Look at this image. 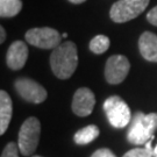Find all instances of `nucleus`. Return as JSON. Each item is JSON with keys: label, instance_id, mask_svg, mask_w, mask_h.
Here are the masks:
<instances>
[{"label": "nucleus", "instance_id": "1", "mask_svg": "<svg viewBox=\"0 0 157 157\" xmlns=\"http://www.w3.org/2000/svg\"><path fill=\"white\" fill-rule=\"evenodd\" d=\"M78 65L77 45L72 41H65L54 49L50 55V67L58 79H69Z\"/></svg>", "mask_w": 157, "mask_h": 157}, {"label": "nucleus", "instance_id": "2", "mask_svg": "<svg viewBox=\"0 0 157 157\" xmlns=\"http://www.w3.org/2000/svg\"><path fill=\"white\" fill-rule=\"evenodd\" d=\"M157 128V113L144 114L136 112L133 117L127 133V140L132 144L141 146L151 140Z\"/></svg>", "mask_w": 157, "mask_h": 157}, {"label": "nucleus", "instance_id": "3", "mask_svg": "<svg viewBox=\"0 0 157 157\" xmlns=\"http://www.w3.org/2000/svg\"><path fill=\"white\" fill-rule=\"evenodd\" d=\"M41 136V124L39 119L30 117L22 124L19 130L17 146L23 156L32 155L39 146Z\"/></svg>", "mask_w": 157, "mask_h": 157}, {"label": "nucleus", "instance_id": "4", "mask_svg": "<svg viewBox=\"0 0 157 157\" xmlns=\"http://www.w3.org/2000/svg\"><path fill=\"white\" fill-rule=\"evenodd\" d=\"M104 111L109 124L115 128H124L132 121V113L126 101L119 95H112L104 102Z\"/></svg>", "mask_w": 157, "mask_h": 157}, {"label": "nucleus", "instance_id": "5", "mask_svg": "<svg viewBox=\"0 0 157 157\" xmlns=\"http://www.w3.org/2000/svg\"><path fill=\"white\" fill-rule=\"evenodd\" d=\"M150 0H119L114 2L109 11V17L114 22H128L144 12Z\"/></svg>", "mask_w": 157, "mask_h": 157}, {"label": "nucleus", "instance_id": "6", "mask_svg": "<svg viewBox=\"0 0 157 157\" xmlns=\"http://www.w3.org/2000/svg\"><path fill=\"white\" fill-rule=\"evenodd\" d=\"M25 37L29 44L40 49H56L62 40L61 34L50 27L29 29Z\"/></svg>", "mask_w": 157, "mask_h": 157}, {"label": "nucleus", "instance_id": "7", "mask_svg": "<svg viewBox=\"0 0 157 157\" xmlns=\"http://www.w3.org/2000/svg\"><path fill=\"white\" fill-rule=\"evenodd\" d=\"M14 89L22 99L32 104H41L48 97L47 90L42 85L26 77L17 78L14 82Z\"/></svg>", "mask_w": 157, "mask_h": 157}, {"label": "nucleus", "instance_id": "8", "mask_svg": "<svg viewBox=\"0 0 157 157\" xmlns=\"http://www.w3.org/2000/svg\"><path fill=\"white\" fill-rule=\"evenodd\" d=\"M130 63L128 58L122 55H113L106 62L105 65V78L111 85H118L122 83L128 76Z\"/></svg>", "mask_w": 157, "mask_h": 157}, {"label": "nucleus", "instance_id": "9", "mask_svg": "<svg viewBox=\"0 0 157 157\" xmlns=\"http://www.w3.org/2000/svg\"><path fill=\"white\" fill-rule=\"evenodd\" d=\"M95 105L94 93L87 87H80L75 92L72 99V111L78 117L90 115Z\"/></svg>", "mask_w": 157, "mask_h": 157}, {"label": "nucleus", "instance_id": "10", "mask_svg": "<svg viewBox=\"0 0 157 157\" xmlns=\"http://www.w3.org/2000/svg\"><path fill=\"white\" fill-rule=\"evenodd\" d=\"M28 58V47L23 41L13 42L6 54V63L12 70H20Z\"/></svg>", "mask_w": 157, "mask_h": 157}, {"label": "nucleus", "instance_id": "11", "mask_svg": "<svg viewBox=\"0 0 157 157\" xmlns=\"http://www.w3.org/2000/svg\"><path fill=\"white\" fill-rule=\"evenodd\" d=\"M139 50L141 56L149 62L157 63V35L144 32L139 39Z\"/></svg>", "mask_w": 157, "mask_h": 157}, {"label": "nucleus", "instance_id": "12", "mask_svg": "<svg viewBox=\"0 0 157 157\" xmlns=\"http://www.w3.org/2000/svg\"><path fill=\"white\" fill-rule=\"evenodd\" d=\"M13 114L12 99L6 91H0V134L4 135L11 122Z\"/></svg>", "mask_w": 157, "mask_h": 157}, {"label": "nucleus", "instance_id": "13", "mask_svg": "<svg viewBox=\"0 0 157 157\" xmlns=\"http://www.w3.org/2000/svg\"><path fill=\"white\" fill-rule=\"evenodd\" d=\"M99 134H100L99 128L95 124H90V126L79 129L73 135V141L77 144H89L92 141H94L99 136Z\"/></svg>", "mask_w": 157, "mask_h": 157}, {"label": "nucleus", "instance_id": "14", "mask_svg": "<svg viewBox=\"0 0 157 157\" xmlns=\"http://www.w3.org/2000/svg\"><path fill=\"white\" fill-rule=\"evenodd\" d=\"M22 8L21 0H0V17H13L17 15Z\"/></svg>", "mask_w": 157, "mask_h": 157}, {"label": "nucleus", "instance_id": "15", "mask_svg": "<svg viewBox=\"0 0 157 157\" xmlns=\"http://www.w3.org/2000/svg\"><path fill=\"white\" fill-rule=\"evenodd\" d=\"M90 50L93 54L101 55L104 52H106L109 48V39L105 35H97L91 40L90 45H89Z\"/></svg>", "mask_w": 157, "mask_h": 157}, {"label": "nucleus", "instance_id": "16", "mask_svg": "<svg viewBox=\"0 0 157 157\" xmlns=\"http://www.w3.org/2000/svg\"><path fill=\"white\" fill-rule=\"evenodd\" d=\"M151 140H149L147 142L144 148L132 149L128 152H126L122 157H154V155H152V150L154 149L151 148Z\"/></svg>", "mask_w": 157, "mask_h": 157}, {"label": "nucleus", "instance_id": "17", "mask_svg": "<svg viewBox=\"0 0 157 157\" xmlns=\"http://www.w3.org/2000/svg\"><path fill=\"white\" fill-rule=\"evenodd\" d=\"M19 146L15 142H10L7 146L4 148L1 152V157H19Z\"/></svg>", "mask_w": 157, "mask_h": 157}, {"label": "nucleus", "instance_id": "18", "mask_svg": "<svg viewBox=\"0 0 157 157\" xmlns=\"http://www.w3.org/2000/svg\"><path fill=\"white\" fill-rule=\"evenodd\" d=\"M91 157H117V156H115L109 149H107V148H101V149H98L97 151L93 152Z\"/></svg>", "mask_w": 157, "mask_h": 157}, {"label": "nucleus", "instance_id": "19", "mask_svg": "<svg viewBox=\"0 0 157 157\" xmlns=\"http://www.w3.org/2000/svg\"><path fill=\"white\" fill-rule=\"evenodd\" d=\"M147 20L149 21V23H151L154 26H157V6H155L152 10H150V11L148 12Z\"/></svg>", "mask_w": 157, "mask_h": 157}, {"label": "nucleus", "instance_id": "20", "mask_svg": "<svg viewBox=\"0 0 157 157\" xmlns=\"http://www.w3.org/2000/svg\"><path fill=\"white\" fill-rule=\"evenodd\" d=\"M0 34H1V37H0V42L2 43V42L5 41V39H6V32H5V29H4V27H0Z\"/></svg>", "mask_w": 157, "mask_h": 157}, {"label": "nucleus", "instance_id": "21", "mask_svg": "<svg viewBox=\"0 0 157 157\" xmlns=\"http://www.w3.org/2000/svg\"><path fill=\"white\" fill-rule=\"evenodd\" d=\"M70 2H72V4H76V5H78V4H83L85 2L86 0H69Z\"/></svg>", "mask_w": 157, "mask_h": 157}, {"label": "nucleus", "instance_id": "22", "mask_svg": "<svg viewBox=\"0 0 157 157\" xmlns=\"http://www.w3.org/2000/svg\"><path fill=\"white\" fill-rule=\"evenodd\" d=\"M152 155H154V157H157V146L154 148V150H152Z\"/></svg>", "mask_w": 157, "mask_h": 157}, {"label": "nucleus", "instance_id": "23", "mask_svg": "<svg viewBox=\"0 0 157 157\" xmlns=\"http://www.w3.org/2000/svg\"><path fill=\"white\" fill-rule=\"evenodd\" d=\"M67 36V33H64V34H63V35H62V37H64V39H65Z\"/></svg>", "mask_w": 157, "mask_h": 157}, {"label": "nucleus", "instance_id": "24", "mask_svg": "<svg viewBox=\"0 0 157 157\" xmlns=\"http://www.w3.org/2000/svg\"><path fill=\"white\" fill-rule=\"evenodd\" d=\"M33 157H42V156H33Z\"/></svg>", "mask_w": 157, "mask_h": 157}]
</instances>
